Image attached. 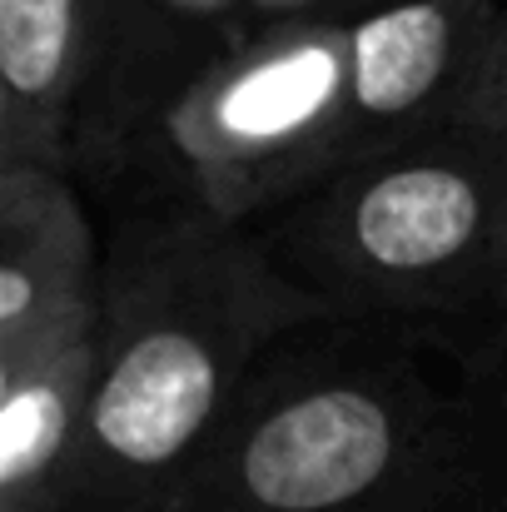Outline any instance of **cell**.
Wrapping results in <instances>:
<instances>
[{
  "mask_svg": "<svg viewBox=\"0 0 507 512\" xmlns=\"http://www.w3.org/2000/svg\"><path fill=\"white\" fill-rule=\"evenodd\" d=\"M463 334L314 319L140 512H507Z\"/></svg>",
  "mask_w": 507,
  "mask_h": 512,
  "instance_id": "obj_1",
  "label": "cell"
},
{
  "mask_svg": "<svg viewBox=\"0 0 507 512\" xmlns=\"http://www.w3.org/2000/svg\"><path fill=\"white\" fill-rule=\"evenodd\" d=\"M329 319L249 219L135 194L105 234L100 383L75 512H140L204 453L254 363Z\"/></svg>",
  "mask_w": 507,
  "mask_h": 512,
  "instance_id": "obj_2",
  "label": "cell"
},
{
  "mask_svg": "<svg viewBox=\"0 0 507 512\" xmlns=\"http://www.w3.org/2000/svg\"><path fill=\"white\" fill-rule=\"evenodd\" d=\"M269 259L329 314L493 329L507 224V135L433 125L249 219Z\"/></svg>",
  "mask_w": 507,
  "mask_h": 512,
  "instance_id": "obj_3",
  "label": "cell"
},
{
  "mask_svg": "<svg viewBox=\"0 0 507 512\" xmlns=\"http://www.w3.org/2000/svg\"><path fill=\"white\" fill-rule=\"evenodd\" d=\"M348 85L343 10H284L204 55L160 105L155 165L169 194L259 219L338 170Z\"/></svg>",
  "mask_w": 507,
  "mask_h": 512,
  "instance_id": "obj_4",
  "label": "cell"
},
{
  "mask_svg": "<svg viewBox=\"0 0 507 512\" xmlns=\"http://www.w3.org/2000/svg\"><path fill=\"white\" fill-rule=\"evenodd\" d=\"M503 0H353L338 170L448 125Z\"/></svg>",
  "mask_w": 507,
  "mask_h": 512,
  "instance_id": "obj_5",
  "label": "cell"
},
{
  "mask_svg": "<svg viewBox=\"0 0 507 512\" xmlns=\"http://www.w3.org/2000/svg\"><path fill=\"white\" fill-rule=\"evenodd\" d=\"M105 244L70 170L0 165V373L100 334Z\"/></svg>",
  "mask_w": 507,
  "mask_h": 512,
  "instance_id": "obj_6",
  "label": "cell"
},
{
  "mask_svg": "<svg viewBox=\"0 0 507 512\" xmlns=\"http://www.w3.org/2000/svg\"><path fill=\"white\" fill-rule=\"evenodd\" d=\"M125 25L130 0H0V165L75 174L85 95Z\"/></svg>",
  "mask_w": 507,
  "mask_h": 512,
  "instance_id": "obj_7",
  "label": "cell"
},
{
  "mask_svg": "<svg viewBox=\"0 0 507 512\" xmlns=\"http://www.w3.org/2000/svg\"><path fill=\"white\" fill-rule=\"evenodd\" d=\"M100 383V334L0 373V503L75 512Z\"/></svg>",
  "mask_w": 507,
  "mask_h": 512,
  "instance_id": "obj_8",
  "label": "cell"
},
{
  "mask_svg": "<svg viewBox=\"0 0 507 512\" xmlns=\"http://www.w3.org/2000/svg\"><path fill=\"white\" fill-rule=\"evenodd\" d=\"M458 353H463V373L473 383V398H478L488 438H493V463H498L507 508V334L503 329H473L458 339Z\"/></svg>",
  "mask_w": 507,
  "mask_h": 512,
  "instance_id": "obj_9",
  "label": "cell"
},
{
  "mask_svg": "<svg viewBox=\"0 0 507 512\" xmlns=\"http://www.w3.org/2000/svg\"><path fill=\"white\" fill-rule=\"evenodd\" d=\"M448 120L507 135V5L488 25V40H483V50H478V60H473Z\"/></svg>",
  "mask_w": 507,
  "mask_h": 512,
  "instance_id": "obj_10",
  "label": "cell"
},
{
  "mask_svg": "<svg viewBox=\"0 0 507 512\" xmlns=\"http://www.w3.org/2000/svg\"><path fill=\"white\" fill-rule=\"evenodd\" d=\"M493 329L507 334V224H503V264H498V309H493Z\"/></svg>",
  "mask_w": 507,
  "mask_h": 512,
  "instance_id": "obj_11",
  "label": "cell"
},
{
  "mask_svg": "<svg viewBox=\"0 0 507 512\" xmlns=\"http://www.w3.org/2000/svg\"><path fill=\"white\" fill-rule=\"evenodd\" d=\"M0 512H25V508H10V503H0Z\"/></svg>",
  "mask_w": 507,
  "mask_h": 512,
  "instance_id": "obj_12",
  "label": "cell"
}]
</instances>
